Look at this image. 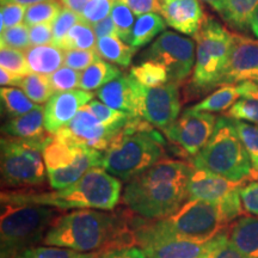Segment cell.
<instances>
[{"label": "cell", "mask_w": 258, "mask_h": 258, "mask_svg": "<svg viewBox=\"0 0 258 258\" xmlns=\"http://www.w3.org/2000/svg\"><path fill=\"white\" fill-rule=\"evenodd\" d=\"M43 243L78 252H106L135 245L129 218L117 213L80 209L60 215L48 230Z\"/></svg>", "instance_id": "obj_1"}, {"label": "cell", "mask_w": 258, "mask_h": 258, "mask_svg": "<svg viewBox=\"0 0 258 258\" xmlns=\"http://www.w3.org/2000/svg\"><path fill=\"white\" fill-rule=\"evenodd\" d=\"M192 171L191 164L184 161L161 160L129 180L122 200L139 217L147 220L165 219L185 203Z\"/></svg>", "instance_id": "obj_2"}, {"label": "cell", "mask_w": 258, "mask_h": 258, "mask_svg": "<svg viewBox=\"0 0 258 258\" xmlns=\"http://www.w3.org/2000/svg\"><path fill=\"white\" fill-rule=\"evenodd\" d=\"M122 183L103 167H93L79 180L55 191L14 190L3 191L2 200L18 205H41L67 209H102L112 211L118 205Z\"/></svg>", "instance_id": "obj_3"}, {"label": "cell", "mask_w": 258, "mask_h": 258, "mask_svg": "<svg viewBox=\"0 0 258 258\" xmlns=\"http://www.w3.org/2000/svg\"><path fill=\"white\" fill-rule=\"evenodd\" d=\"M166 159L165 140L143 118L131 120L105 151L102 167L120 180H132Z\"/></svg>", "instance_id": "obj_4"}, {"label": "cell", "mask_w": 258, "mask_h": 258, "mask_svg": "<svg viewBox=\"0 0 258 258\" xmlns=\"http://www.w3.org/2000/svg\"><path fill=\"white\" fill-rule=\"evenodd\" d=\"M60 217L59 209L41 205H18L2 200L0 256L15 258L44 240Z\"/></svg>", "instance_id": "obj_5"}, {"label": "cell", "mask_w": 258, "mask_h": 258, "mask_svg": "<svg viewBox=\"0 0 258 258\" xmlns=\"http://www.w3.org/2000/svg\"><path fill=\"white\" fill-rule=\"evenodd\" d=\"M190 164L199 170L209 171L234 182L258 179L249 153L241 143L233 120L218 117L214 133L205 147L191 157Z\"/></svg>", "instance_id": "obj_6"}, {"label": "cell", "mask_w": 258, "mask_h": 258, "mask_svg": "<svg viewBox=\"0 0 258 258\" xmlns=\"http://www.w3.org/2000/svg\"><path fill=\"white\" fill-rule=\"evenodd\" d=\"M235 34L218 21L206 17L201 29L195 35L196 62L190 88L194 92H206L217 88L224 72Z\"/></svg>", "instance_id": "obj_7"}, {"label": "cell", "mask_w": 258, "mask_h": 258, "mask_svg": "<svg viewBox=\"0 0 258 258\" xmlns=\"http://www.w3.org/2000/svg\"><path fill=\"white\" fill-rule=\"evenodd\" d=\"M3 184L24 190L40 186L48 177L43 150L29 141L10 137L2 138Z\"/></svg>", "instance_id": "obj_8"}, {"label": "cell", "mask_w": 258, "mask_h": 258, "mask_svg": "<svg viewBox=\"0 0 258 258\" xmlns=\"http://www.w3.org/2000/svg\"><path fill=\"white\" fill-rule=\"evenodd\" d=\"M104 153L54 139L43 151L49 184L54 190L67 188L93 167H102Z\"/></svg>", "instance_id": "obj_9"}, {"label": "cell", "mask_w": 258, "mask_h": 258, "mask_svg": "<svg viewBox=\"0 0 258 258\" xmlns=\"http://www.w3.org/2000/svg\"><path fill=\"white\" fill-rule=\"evenodd\" d=\"M160 220L172 234L199 243L212 240L231 222L221 205L199 200H188L172 215Z\"/></svg>", "instance_id": "obj_10"}, {"label": "cell", "mask_w": 258, "mask_h": 258, "mask_svg": "<svg viewBox=\"0 0 258 258\" xmlns=\"http://www.w3.org/2000/svg\"><path fill=\"white\" fill-rule=\"evenodd\" d=\"M135 245L148 258H207L211 240L207 243L186 240L167 230L159 220L132 221Z\"/></svg>", "instance_id": "obj_11"}, {"label": "cell", "mask_w": 258, "mask_h": 258, "mask_svg": "<svg viewBox=\"0 0 258 258\" xmlns=\"http://www.w3.org/2000/svg\"><path fill=\"white\" fill-rule=\"evenodd\" d=\"M140 60L161 63L167 70L170 82L182 84L189 78L195 67V42L178 32L164 31L141 54Z\"/></svg>", "instance_id": "obj_12"}, {"label": "cell", "mask_w": 258, "mask_h": 258, "mask_svg": "<svg viewBox=\"0 0 258 258\" xmlns=\"http://www.w3.org/2000/svg\"><path fill=\"white\" fill-rule=\"evenodd\" d=\"M134 85L138 95L139 117L164 133L180 116L179 84L169 82L146 88L134 79Z\"/></svg>", "instance_id": "obj_13"}, {"label": "cell", "mask_w": 258, "mask_h": 258, "mask_svg": "<svg viewBox=\"0 0 258 258\" xmlns=\"http://www.w3.org/2000/svg\"><path fill=\"white\" fill-rule=\"evenodd\" d=\"M218 117L212 112L188 108L164 134L171 143L176 144L185 153L194 157L207 145L214 133Z\"/></svg>", "instance_id": "obj_14"}, {"label": "cell", "mask_w": 258, "mask_h": 258, "mask_svg": "<svg viewBox=\"0 0 258 258\" xmlns=\"http://www.w3.org/2000/svg\"><path fill=\"white\" fill-rule=\"evenodd\" d=\"M117 134L106 128L86 106H83L73 120L59 129L53 137L62 143L105 152Z\"/></svg>", "instance_id": "obj_15"}, {"label": "cell", "mask_w": 258, "mask_h": 258, "mask_svg": "<svg viewBox=\"0 0 258 258\" xmlns=\"http://www.w3.org/2000/svg\"><path fill=\"white\" fill-rule=\"evenodd\" d=\"M244 82L258 84V40L235 34L230 56L218 86Z\"/></svg>", "instance_id": "obj_16"}, {"label": "cell", "mask_w": 258, "mask_h": 258, "mask_svg": "<svg viewBox=\"0 0 258 258\" xmlns=\"http://www.w3.org/2000/svg\"><path fill=\"white\" fill-rule=\"evenodd\" d=\"M244 184L246 183L234 182L217 173L194 167L186 185L188 200L224 205L240 198V189Z\"/></svg>", "instance_id": "obj_17"}, {"label": "cell", "mask_w": 258, "mask_h": 258, "mask_svg": "<svg viewBox=\"0 0 258 258\" xmlns=\"http://www.w3.org/2000/svg\"><path fill=\"white\" fill-rule=\"evenodd\" d=\"M95 93L85 90L55 92L44 106V125L51 135L73 120L83 106L93 99Z\"/></svg>", "instance_id": "obj_18"}, {"label": "cell", "mask_w": 258, "mask_h": 258, "mask_svg": "<svg viewBox=\"0 0 258 258\" xmlns=\"http://www.w3.org/2000/svg\"><path fill=\"white\" fill-rule=\"evenodd\" d=\"M160 15L169 27L186 36H195L206 18L200 0L163 2Z\"/></svg>", "instance_id": "obj_19"}, {"label": "cell", "mask_w": 258, "mask_h": 258, "mask_svg": "<svg viewBox=\"0 0 258 258\" xmlns=\"http://www.w3.org/2000/svg\"><path fill=\"white\" fill-rule=\"evenodd\" d=\"M4 137H10L35 144L42 150L53 140V135L44 125V108L37 106L27 114L9 118L2 128Z\"/></svg>", "instance_id": "obj_20"}, {"label": "cell", "mask_w": 258, "mask_h": 258, "mask_svg": "<svg viewBox=\"0 0 258 258\" xmlns=\"http://www.w3.org/2000/svg\"><path fill=\"white\" fill-rule=\"evenodd\" d=\"M95 95L99 101L110 108L127 112L133 117H139L138 95L134 78L131 74H121L97 90Z\"/></svg>", "instance_id": "obj_21"}, {"label": "cell", "mask_w": 258, "mask_h": 258, "mask_svg": "<svg viewBox=\"0 0 258 258\" xmlns=\"http://www.w3.org/2000/svg\"><path fill=\"white\" fill-rule=\"evenodd\" d=\"M228 235L245 258H258V217H240L231 225Z\"/></svg>", "instance_id": "obj_22"}, {"label": "cell", "mask_w": 258, "mask_h": 258, "mask_svg": "<svg viewBox=\"0 0 258 258\" xmlns=\"http://www.w3.org/2000/svg\"><path fill=\"white\" fill-rule=\"evenodd\" d=\"M24 54L31 73L42 76H50L61 69L64 59V50L53 43L31 46L24 50Z\"/></svg>", "instance_id": "obj_23"}, {"label": "cell", "mask_w": 258, "mask_h": 258, "mask_svg": "<svg viewBox=\"0 0 258 258\" xmlns=\"http://www.w3.org/2000/svg\"><path fill=\"white\" fill-rule=\"evenodd\" d=\"M241 96L228 110L227 116L233 120L258 125V84L244 82L239 84Z\"/></svg>", "instance_id": "obj_24"}, {"label": "cell", "mask_w": 258, "mask_h": 258, "mask_svg": "<svg viewBox=\"0 0 258 258\" xmlns=\"http://www.w3.org/2000/svg\"><path fill=\"white\" fill-rule=\"evenodd\" d=\"M258 9V0H224L221 17L235 30H250L251 19Z\"/></svg>", "instance_id": "obj_25"}, {"label": "cell", "mask_w": 258, "mask_h": 258, "mask_svg": "<svg viewBox=\"0 0 258 258\" xmlns=\"http://www.w3.org/2000/svg\"><path fill=\"white\" fill-rule=\"evenodd\" d=\"M166 22L163 16L158 14H145L139 16L135 21L133 31H132L131 42L129 46L135 49L146 46L154 40L160 32L165 31Z\"/></svg>", "instance_id": "obj_26"}, {"label": "cell", "mask_w": 258, "mask_h": 258, "mask_svg": "<svg viewBox=\"0 0 258 258\" xmlns=\"http://www.w3.org/2000/svg\"><path fill=\"white\" fill-rule=\"evenodd\" d=\"M95 49L103 60L124 69L131 66L132 60L138 51V49L124 43L118 37L111 36L98 38Z\"/></svg>", "instance_id": "obj_27"}, {"label": "cell", "mask_w": 258, "mask_h": 258, "mask_svg": "<svg viewBox=\"0 0 258 258\" xmlns=\"http://www.w3.org/2000/svg\"><path fill=\"white\" fill-rule=\"evenodd\" d=\"M121 74L122 72L120 69H117L115 64L102 59L83 71L82 76H80L79 88L85 91H93V90L97 91L105 84L120 77Z\"/></svg>", "instance_id": "obj_28"}, {"label": "cell", "mask_w": 258, "mask_h": 258, "mask_svg": "<svg viewBox=\"0 0 258 258\" xmlns=\"http://www.w3.org/2000/svg\"><path fill=\"white\" fill-rule=\"evenodd\" d=\"M241 91L239 84L238 85H224L211 93L208 97L198 104L192 105L194 110L205 112H222L230 110L232 105L240 98Z\"/></svg>", "instance_id": "obj_29"}, {"label": "cell", "mask_w": 258, "mask_h": 258, "mask_svg": "<svg viewBox=\"0 0 258 258\" xmlns=\"http://www.w3.org/2000/svg\"><path fill=\"white\" fill-rule=\"evenodd\" d=\"M0 98H2L3 112H5L10 118L24 115L36 109L37 106H40L35 104L25 95L23 90L17 88H8V86L2 88V90H0Z\"/></svg>", "instance_id": "obj_30"}, {"label": "cell", "mask_w": 258, "mask_h": 258, "mask_svg": "<svg viewBox=\"0 0 258 258\" xmlns=\"http://www.w3.org/2000/svg\"><path fill=\"white\" fill-rule=\"evenodd\" d=\"M129 74L146 88H154L170 82L169 73L165 67L152 60L143 61L140 64L132 67Z\"/></svg>", "instance_id": "obj_31"}, {"label": "cell", "mask_w": 258, "mask_h": 258, "mask_svg": "<svg viewBox=\"0 0 258 258\" xmlns=\"http://www.w3.org/2000/svg\"><path fill=\"white\" fill-rule=\"evenodd\" d=\"M96 44L97 36L93 30V25L86 23L82 19L71 29L59 47L63 50H89L95 49Z\"/></svg>", "instance_id": "obj_32"}, {"label": "cell", "mask_w": 258, "mask_h": 258, "mask_svg": "<svg viewBox=\"0 0 258 258\" xmlns=\"http://www.w3.org/2000/svg\"><path fill=\"white\" fill-rule=\"evenodd\" d=\"M93 115L105 125L110 131L115 132V133H120L121 129L127 125V123L131 120H133V116H131L127 112L116 110L110 106H108L101 101L97 99H92L91 102L85 105Z\"/></svg>", "instance_id": "obj_33"}, {"label": "cell", "mask_w": 258, "mask_h": 258, "mask_svg": "<svg viewBox=\"0 0 258 258\" xmlns=\"http://www.w3.org/2000/svg\"><path fill=\"white\" fill-rule=\"evenodd\" d=\"M18 88L23 90L25 95L37 105L47 103L54 95L48 76L38 73H29L24 76Z\"/></svg>", "instance_id": "obj_34"}, {"label": "cell", "mask_w": 258, "mask_h": 258, "mask_svg": "<svg viewBox=\"0 0 258 258\" xmlns=\"http://www.w3.org/2000/svg\"><path fill=\"white\" fill-rule=\"evenodd\" d=\"M60 0H44L37 4L28 6L25 14V24L28 27L41 23H51L62 10Z\"/></svg>", "instance_id": "obj_35"}, {"label": "cell", "mask_w": 258, "mask_h": 258, "mask_svg": "<svg viewBox=\"0 0 258 258\" xmlns=\"http://www.w3.org/2000/svg\"><path fill=\"white\" fill-rule=\"evenodd\" d=\"M233 123L245 150L249 153L254 173L258 177V125L239 120H233Z\"/></svg>", "instance_id": "obj_36"}, {"label": "cell", "mask_w": 258, "mask_h": 258, "mask_svg": "<svg viewBox=\"0 0 258 258\" xmlns=\"http://www.w3.org/2000/svg\"><path fill=\"white\" fill-rule=\"evenodd\" d=\"M110 17L114 21L115 27L117 29L118 38L129 44L132 37V31H133L135 21L134 14L132 10L125 6L120 0H116L114 8L111 10Z\"/></svg>", "instance_id": "obj_37"}, {"label": "cell", "mask_w": 258, "mask_h": 258, "mask_svg": "<svg viewBox=\"0 0 258 258\" xmlns=\"http://www.w3.org/2000/svg\"><path fill=\"white\" fill-rule=\"evenodd\" d=\"M101 252H78L56 246H36L19 256L24 258H99Z\"/></svg>", "instance_id": "obj_38"}, {"label": "cell", "mask_w": 258, "mask_h": 258, "mask_svg": "<svg viewBox=\"0 0 258 258\" xmlns=\"http://www.w3.org/2000/svg\"><path fill=\"white\" fill-rule=\"evenodd\" d=\"M0 63H2V69L9 71L16 76L24 77L31 73L25 54L19 49L2 47V49H0Z\"/></svg>", "instance_id": "obj_39"}, {"label": "cell", "mask_w": 258, "mask_h": 258, "mask_svg": "<svg viewBox=\"0 0 258 258\" xmlns=\"http://www.w3.org/2000/svg\"><path fill=\"white\" fill-rule=\"evenodd\" d=\"M79 21H82V17H80L79 14H77V12L63 6L60 14L57 15V17L51 22V28H53V44L59 47L71 29L78 23Z\"/></svg>", "instance_id": "obj_40"}, {"label": "cell", "mask_w": 258, "mask_h": 258, "mask_svg": "<svg viewBox=\"0 0 258 258\" xmlns=\"http://www.w3.org/2000/svg\"><path fill=\"white\" fill-rule=\"evenodd\" d=\"M80 76L82 73L70 67H61L53 74L48 76L51 89L55 92L72 91L76 88H79Z\"/></svg>", "instance_id": "obj_41"}, {"label": "cell", "mask_w": 258, "mask_h": 258, "mask_svg": "<svg viewBox=\"0 0 258 258\" xmlns=\"http://www.w3.org/2000/svg\"><path fill=\"white\" fill-rule=\"evenodd\" d=\"M0 43H2V47L11 48V49H28L29 47H31L29 27L27 24L22 23L2 31Z\"/></svg>", "instance_id": "obj_42"}, {"label": "cell", "mask_w": 258, "mask_h": 258, "mask_svg": "<svg viewBox=\"0 0 258 258\" xmlns=\"http://www.w3.org/2000/svg\"><path fill=\"white\" fill-rule=\"evenodd\" d=\"M207 258H245L230 240L228 231H222L211 240Z\"/></svg>", "instance_id": "obj_43"}, {"label": "cell", "mask_w": 258, "mask_h": 258, "mask_svg": "<svg viewBox=\"0 0 258 258\" xmlns=\"http://www.w3.org/2000/svg\"><path fill=\"white\" fill-rule=\"evenodd\" d=\"M99 60H102V57L99 56V54L97 53L96 49L64 50V66L79 71V72H83L84 70H86L89 66H91L92 63H95Z\"/></svg>", "instance_id": "obj_44"}, {"label": "cell", "mask_w": 258, "mask_h": 258, "mask_svg": "<svg viewBox=\"0 0 258 258\" xmlns=\"http://www.w3.org/2000/svg\"><path fill=\"white\" fill-rule=\"evenodd\" d=\"M115 2L116 0H91L84 8L80 17L86 23L95 25L104 18L109 17V14H111Z\"/></svg>", "instance_id": "obj_45"}, {"label": "cell", "mask_w": 258, "mask_h": 258, "mask_svg": "<svg viewBox=\"0 0 258 258\" xmlns=\"http://www.w3.org/2000/svg\"><path fill=\"white\" fill-rule=\"evenodd\" d=\"M28 6L18 4H3L0 9V30L16 27L23 23Z\"/></svg>", "instance_id": "obj_46"}, {"label": "cell", "mask_w": 258, "mask_h": 258, "mask_svg": "<svg viewBox=\"0 0 258 258\" xmlns=\"http://www.w3.org/2000/svg\"><path fill=\"white\" fill-rule=\"evenodd\" d=\"M240 200L244 213L258 217V179L249 180L240 189Z\"/></svg>", "instance_id": "obj_47"}, {"label": "cell", "mask_w": 258, "mask_h": 258, "mask_svg": "<svg viewBox=\"0 0 258 258\" xmlns=\"http://www.w3.org/2000/svg\"><path fill=\"white\" fill-rule=\"evenodd\" d=\"M29 37L31 46H43L53 43L51 23H41L29 27Z\"/></svg>", "instance_id": "obj_48"}, {"label": "cell", "mask_w": 258, "mask_h": 258, "mask_svg": "<svg viewBox=\"0 0 258 258\" xmlns=\"http://www.w3.org/2000/svg\"><path fill=\"white\" fill-rule=\"evenodd\" d=\"M125 6L132 10L135 16H141L145 14H160L161 3L159 0H120Z\"/></svg>", "instance_id": "obj_49"}, {"label": "cell", "mask_w": 258, "mask_h": 258, "mask_svg": "<svg viewBox=\"0 0 258 258\" xmlns=\"http://www.w3.org/2000/svg\"><path fill=\"white\" fill-rule=\"evenodd\" d=\"M99 258H148L140 246H123L103 252Z\"/></svg>", "instance_id": "obj_50"}, {"label": "cell", "mask_w": 258, "mask_h": 258, "mask_svg": "<svg viewBox=\"0 0 258 258\" xmlns=\"http://www.w3.org/2000/svg\"><path fill=\"white\" fill-rule=\"evenodd\" d=\"M93 30H95L97 40H98V38L108 37V36L118 37L117 29H116L114 21H112L110 16L93 25Z\"/></svg>", "instance_id": "obj_51"}, {"label": "cell", "mask_w": 258, "mask_h": 258, "mask_svg": "<svg viewBox=\"0 0 258 258\" xmlns=\"http://www.w3.org/2000/svg\"><path fill=\"white\" fill-rule=\"evenodd\" d=\"M22 78L23 77L16 76V74L9 72L4 69L0 70V84H2L3 88H6V86H19V84L22 82Z\"/></svg>", "instance_id": "obj_52"}, {"label": "cell", "mask_w": 258, "mask_h": 258, "mask_svg": "<svg viewBox=\"0 0 258 258\" xmlns=\"http://www.w3.org/2000/svg\"><path fill=\"white\" fill-rule=\"evenodd\" d=\"M91 0H60V3L64 8L72 10V11L77 12V14H82V11L86 5L89 4Z\"/></svg>", "instance_id": "obj_53"}, {"label": "cell", "mask_w": 258, "mask_h": 258, "mask_svg": "<svg viewBox=\"0 0 258 258\" xmlns=\"http://www.w3.org/2000/svg\"><path fill=\"white\" fill-rule=\"evenodd\" d=\"M41 2H44V0H2V5L3 4H18L23 6H30Z\"/></svg>", "instance_id": "obj_54"}, {"label": "cell", "mask_w": 258, "mask_h": 258, "mask_svg": "<svg viewBox=\"0 0 258 258\" xmlns=\"http://www.w3.org/2000/svg\"><path fill=\"white\" fill-rule=\"evenodd\" d=\"M202 2L208 4L214 11H217L221 16L222 10H224V0H202Z\"/></svg>", "instance_id": "obj_55"}, {"label": "cell", "mask_w": 258, "mask_h": 258, "mask_svg": "<svg viewBox=\"0 0 258 258\" xmlns=\"http://www.w3.org/2000/svg\"><path fill=\"white\" fill-rule=\"evenodd\" d=\"M250 30L252 31V34L258 38V9L256 10V12H254L252 19H251Z\"/></svg>", "instance_id": "obj_56"}, {"label": "cell", "mask_w": 258, "mask_h": 258, "mask_svg": "<svg viewBox=\"0 0 258 258\" xmlns=\"http://www.w3.org/2000/svg\"><path fill=\"white\" fill-rule=\"evenodd\" d=\"M15 258H24V257H21V256H17V257H15Z\"/></svg>", "instance_id": "obj_57"}, {"label": "cell", "mask_w": 258, "mask_h": 258, "mask_svg": "<svg viewBox=\"0 0 258 258\" xmlns=\"http://www.w3.org/2000/svg\"><path fill=\"white\" fill-rule=\"evenodd\" d=\"M160 2H161V3H163V2H167V0H160Z\"/></svg>", "instance_id": "obj_58"}]
</instances>
